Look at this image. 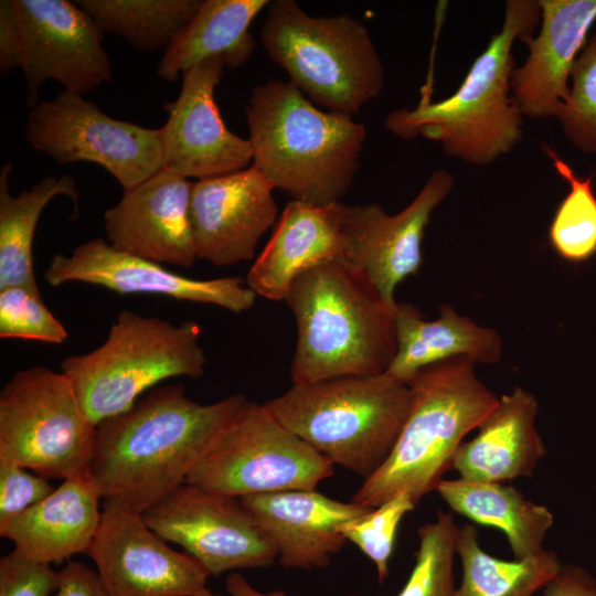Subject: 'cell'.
I'll list each match as a JSON object with an SVG mask.
<instances>
[{
    "instance_id": "1",
    "label": "cell",
    "mask_w": 596,
    "mask_h": 596,
    "mask_svg": "<svg viewBox=\"0 0 596 596\" xmlns=\"http://www.w3.org/2000/svg\"><path fill=\"white\" fill-rule=\"evenodd\" d=\"M247 402L233 394L200 404L173 384L103 421L88 468L102 498L143 513L187 481Z\"/></svg>"
},
{
    "instance_id": "2",
    "label": "cell",
    "mask_w": 596,
    "mask_h": 596,
    "mask_svg": "<svg viewBox=\"0 0 596 596\" xmlns=\"http://www.w3.org/2000/svg\"><path fill=\"white\" fill-rule=\"evenodd\" d=\"M253 164L292 200L340 203L360 167L365 126L322 110L289 81L254 86L245 109Z\"/></svg>"
},
{
    "instance_id": "3",
    "label": "cell",
    "mask_w": 596,
    "mask_h": 596,
    "mask_svg": "<svg viewBox=\"0 0 596 596\" xmlns=\"http://www.w3.org/2000/svg\"><path fill=\"white\" fill-rule=\"evenodd\" d=\"M541 22L538 0H507L501 30L473 60L457 91L434 102L423 94L413 108H398L385 127L402 139L423 137L473 166H488L522 139V117L511 93L513 43L534 35Z\"/></svg>"
},
{
    "instance_id": "4",
    "label": "cell",
    "mask_w": 596,
    "mask_h": 596,
    "mask_svg": "<svg viewBox=\"0 0 596 596\" xmlns=\"http://www.w3.org/2000/svg\"><path fill=\"white\" fill-rule=\"evenodd\" d=\"M296 321L292 384L387 371L396 349L395 307L341 260L298 274L285 297Z\"/></svg>"
},
{
    "instance_id": "5",
    "label": "cell",
    "mask_w": 596,
    "mask_h": 596,
    "mask_svg": "<svg viewBox=\"0 0 596 596\" xmlns=\"http://www.w3.org/2000/svg\"><path fill=\"white\" fill-rule=\"evenodd\" d=\"M475 363L466 356L451 358L412 377L407 383L412 402L402 430L384 462L363 479L353 502L375 508L405 491L417 504L435 491L464 438L499 401L477 377Z\"/></svg>"
},
{
    "instance_id": "6",
    "label": "cell",
    "mask_w": 596,
    "mask_h": 596,
    "mask_svg": "<svg viewBox=\"0 0 596 596\" xmlns=\"http://www.w3.org/2000/svg\"><path fill=\"white\" fill-rule=\"evenodd\" d=\"M412 402L386 372L292 386L264 403L274 417L333 465L371 476L390 455Z\"/></svg>"
},
{
    "instance_id": "7",
    "label": "cell",
    "mask_w": 596,
    "mask_h": 596,
    "mask_svg": "<svg viewBox=\"0 0 596 596\" xmlns=\"http://www.w3.org/2000/svg\"><path fill=\"white\" fill-rule=\"evenodd\" d=\"M268 7L263 47L316 106L352 116L380 95L383 64L360 20L344 13L311 15L294 0Z\"/></svg>"
},
{
    "instance_id": "8",
    "label": "cell",
    "mask_w": 596,
    "mask_h": 596,
    "mask_svg": "<svg viewBox=\"0 0 596 596\" xmlns=\"http://www.w3.org/2000/svg\"><path fill=\"white\" fill-rule=\"evenodd\" d=\"M201 333V326L191 320L173 324L126 310L117 316L100 347L65 358L61 372L97 426L131 408L161 381L202 376L206 356Z\"/></svg>"
},
{
    "instance_id": "9",
    "label": "cell",
    "mask_w": 596,
    "mask_h": 596,
    "mask_svg": "<svg viewBox=\"0 0 596 596\" xmlns=\"http://www.w3.org/2000/svg\"><path fill=\"white\" fill-rule=\"evenodd\" d=\"M96 427L63 372L18 371L0 393V458L45 478L88 471Z\"/></svg>"
},
{
    "instance_id": "10",
    "label": "cell",
    "mask_w": 596,
    "mask_h": 596,
    "mask_svg": "<svg viewBox=\"0 0 596 596\" xmlns=\"http://www.w3.org/2000/svg\"><path fill=\"white\" fill-rule=\"evenodd\" d=\"M333 473V462L284 427L264 403L248 401L185 482L243 498L313 490Z\"/></svg>"
},
{
    "instance_id": "11",
    "label": "cell",
    "mask_w": 596,
    "mask_h": 596,
    "mask_svg": "<svg viewBox=\"0 0 596 596\" xmlns=\"http://www.w3.org/2000/svg\"><path fill=\"white\" fill-rule=\"evenodd\" d=\"M26 138L58 164L86 161L105 168L124 191L162 169L159 129L113 118L67 91L31 107Z\"/></svg>"
},
{
    "instance_id": "12",
    "label": "cell",
    "mask_w": 596,
    "mask_h": 596,
    "mask_svg": "<svg viewBox=\"0 0 596 596\" xmlns=\"http://www.w3.org/2000/svg\"><path fill=\"white\" fill-rule=\"evenodd\" d=\"M164 541L182 546L211 575L267 567L278 553L241 498L184 482L142 513Z\"/></svg>"
},
{
    "instance_id": "13",
    "label": "cell",
    "mask_w": 596,
    "mask_h": 596,
    "mask_svg": "<svg viewBox=\"0 0 596 596\" xmlns=\"http://www.w3.org/2000/svg\"><path fill=\"white\" fill-rule=\"evenodd\" d=\"M86 554L109 596H207L211 574L194 557L171 549L142 513L104 500L98 531Z\"/></svg>"
},
{
    "instance_id": "14",
    "label": "cell",
    "mask_w": 596,
    "mask_h": 596,
    "mask_svg": "<svg viewBox=\"0 0 596 596\" xmlns=\"http://www.w3.org/2000/svg\"><path fill=\"white\" fill-rule=\"evenodd\" d=\"M22 33L20 68L26 81V103L36 104L47 79L64 91L83 95L111 79V63L103 46V32L76 2L12 0Z\"/></svg>"
},
{
    "instance_id": "15",
    "label": "cell",
    "mask_w": 596,
    "mask_h": 596,
    "mask_svg": "<svg viewBox=\"0 0 596 596\" xmlns=\"http://www.w3.org/2000/svg\"><path fill=\"white\" fill-rule=\"evenodd\" d=\"M454 184L448 171H434L415 199L394 215L379 204H344L343 263L362 275L391 307L396 306V286L419 269L430 215Z\"/></svg>"
},
{
    "instance_id": "16",
    "label": "cell",
    "mask_w": 596,
    "mask_h": 596,
    "mask_svg": "<svg viewBox=\"0 0 596 596\" xmlns=\"http://www.w3.org/2000/svg\"><path fill=\"white\" fill-rule=\"evenodd\" d=\"M224 63L209 58L182 73L178 98L164 106L159 128L162 169L187 179H206L246 169L253 163L248 139L231 132L214 99Z\"/></svg>"
},
{
    "instance_id": "17",
    "label": "cell",
    "mask_w": 596,
    "mask_h": 596,
    "mask_svg": "<svg viewBox=\"0 0 596 596\" xmlns=\"http://www.w3.org/2000/svg\"><path fill=\"white\" fill-rule=\"evenodd\" d=\"M51 286L81 281L120 295L147 294L209 304L240 313L251 309L256 294L241 277L193 279L161 264L117 251L102 238L85 242L71 255L56 254L44 273Z\"/></svg>"
},
{
    "instance_id": "18",
    "label": "cell",
    "mask_w": 596,
    "mask_h": 596,
    "mask_svg": "<svg viewBox=\"0 0 596 596\" xmlns=\"http://www.w3.org/2000/svg\"><path fill=\"white\" fill-rule=\"evenodd\" d=\"M274 190L253 163L192 182L190 219L198 258L215 266L252 260L278 215Z\"/></svg>"
},
{
    "instance_id": "19",
    "label": "cell",
    "mask_w": 596,
    "mask_h": 596,
    "mask_svg": "<svg viewBox=\"0 0 596 596\" xmlns=\"http://www.w3.org/2000/svg\"><path fill=\"white\" fill-rule=\"evenodd\" d=\"M189 179L161 169L104 214L108 243L158 264L191 267L198 259L190 219Z\"/></svg>"
},
{
    "instance_id": "20",
    "label": "cell",
    "mask_w": 596,
    "mask_h": 596,
    "mask_svg": "<svg viewBox=\"0 0 596 596\" xmlns=\"http://www.w3.org/2000/svg\"><path fill=\"white\" fill-rule=\"evenodd\" d=\"M538 1L540 30L523 42L529 54L511 74V92L523 116L557 118L575 61L596 22V0Z\"/></svg>"
},
{
    "instance_id": "21",
    "label": "cell",
    "mask_w": 596,
    "mask_h": 596,
    "mask_svg": "<svg viewBox=\"0 0 596 596\" xmlns=\"http://www.w3.org/2000/svg\"><path fill=\"white\" fill-rule=\"evenodd\" d=\"M288 568H323L347 540L341 528L371 508L331 499L316 489L241 498Z\"/></svg>"
},
{
    "instance_id": "22",
    "label": "cell",
    "mask_w": 596,
    "mask_h": 596,
    "mask_svg": "<svg viewBox=\"0 0 596 596\" xmlns=\"http://www.w3.org/2000/svg\"><path fill=\"white\" fill-rule=\"evenodd\" d=\"M102 494L89 472L67 479L41 502L0 523L18 554L42 564L86 553L100 524Z\"/></svg>"
},
{
    "instance_id": "23",
    "label": "cell",
    "mask_w": 596,
    "mask_h": 596,
    "mask_svg": "<svg viewBox=\"0 0 596 596\" xmlns=\"http://www.w3.org/2000/svg\"><path fill=\"white\" fill-rule=\"evenodd\" d=\"M343 209L341 202L324 206L288 202L247 274V286L268 300H285L292 279L305 269L329 260L343 262Z\"/></svg>"
},
{
    "instance_id": "24",
    "label": "cell",
    "mask_w": 596,
    "mask_h": 596,
    "mask_svg": "<svg viewBox=\"0 0 596 596\" xmlns=\"http://www.w3.org/2000/svg\"><path fill=\"white\" fill-rule=\"evenodd\" d=\"M538 409L536 397L519 386L499 397L477 435L458 447L451 469L476 482L531 477L547 454L535 426Z\"/></svg>"
},
{
    "instance_id": "25",
    "label": "cell",
    "mask_w": 596,
    "mask_h": 596,
    "mask_svg": "<svg viewBox=\"0 0 596 596\" xmlns=\"http://www.w3.org/2000/svg\"><path fill=\"white\" fill-rule=\"evenodd\" d=\"M394 318L397 349L386 373L405 384L421 369L451 358L485 364L501 359L499 333L457 313L450 305L440 306L439 317L428 321L414 306L396 302Z\"/></svg>"
},
{
    "instance_id": "26",
    "label": "cell",
    "mask_w": 596,
    "mask_h": 596,
    "mask_svg": "<svg viewBox=\"0 0 596 596\" xmlns=\"http://www.w3.org/2000/svg\"><path fill=\"white\" fill-rule=\"evenodd\" d=\"M269 3L268 0H204L164 51L158 75L174 82L184 71L209 58H220L230 68L242 66L256 47L249 26Z\"/></svg>"
},
{
    "instance_id": "27",
    "label": "cell",
    "mask_w": 596,
    "mask_h": 596,
    "mask_svg": "<svg viewBox=\"0 0 596 596\" xmlns=\"http://www.w3.org/2000/svg\"><path fill=\"white\" fill-rule=\"evenodd\" d=\"M435 491L453 511L503 532L514 558L535 556L545 550L543 542L553 525V514L514 487L457 478L441 479Z\"/></svg>"
},
{
    "instance_id": "28",
    "label": "cell",
    "mask_w": 596,
    "mask_h": 596,
    "mask_svg": "<svg viewBox=\"0 0 596 596\" xmlns=\"http://www.w3.org/2000/svg\"><path fill=\"white\" fill-rule=\"evenodd\" d=\"M12 163L0 173V290L11 286L38 285L32 246L44 207L58 195L71 198L77 206L78 189L71 175L46 177L31 189L12 195L9 174Z\"/></svg>"
},
{
    "instance_id": "29",
    "label": "cell",
    "mask_w": 596,
    "mask_h": 596,
    "mask_svg": "<svg viewBox=\"0 0 596 596\" xmlns=\"http://www.w3.org/2000/svg\"><path fill=\"white\" fill-rule=\"evenodd\" d=\"M456 554L462 567L456 596H535L561 566L551 550L526 558H498L481 549L472 524L459 528Z\"/></svg>"
},
{
    "instance_id": "30",
    "label": "cell",
    "mask_w": 596,
    "mask_h": 596,
    "mask_svg": "<svg viewBox=\"0 0 596 596\" xmlns=\"http://www.w3.org/2000/svg\"><path fill=\"white\" fill-rule=\"evenodd\" d=\"M103 33L127 40L141 51H164L195 15L202 0L75 1Z\"/></svg>"
},
{
    "instance_id": "31",
    "label": "cell",
    "mask_w": 596,
    "mask_h": 596,
    "mask_svg": "<svg viewBox=\"0 0 596 596\" xmlns=\"http://www.w3.org/2000/svg\"><path fill=\"white\" fill-rule=\"evenodd\" d=\"M542 149L570 191L557 206L549 227L555 253L570 263H583L596 255V194L593 177H578L572 167L547 145Z\"/></svg>"
},
{
    "instance_id": "32",
    "label": "cell",
    "mask_w": 596,
    "mask_h": 596,
    "mask_svg": "<svg viewBox=\"0 0 596 596\" xmlns=\"http://www.w3.org/2000/svg\"><path fill=\"white\" fill-rule=\"evenodd\" d=\"M458 530L454 515L444 511L418 528L415 564L396 596H456L454 561Z\"/></svg>"
},
{
    "instance_id": "33",
    "label": "cell",
    "mask_w": 596,
    "mask_h": 596,
    "mask_svg": "<svg viewBox=\"0 0 596 596\" xmlns=\"http://www.w3.org/2000/svg\"><path fill=\"white\" fill-rule=\"evenodd\" d=\"M556 119L574 148L596 155V33L575 61L570 93Z\"/></svg>"
},
{
    "instance_id": "34",
    "label": "cell",
    "mask_w": 596,
    "mask_h": 596,
    "mask_svg": "<svg viewBox=\"0 0 596 596\" xmlns=\"http://www.w3.org/2000/svg\"><path fill=\"white\" fill-rule=\"evenodd\" d=\"M412 497L401 491L382 504L347 522L341 533L374 564L380 583L389 576V563L402 519L414 510Z\"/></svg>"
},
{
    "instance_id": "35",
    "label": "cell",
    "mask_w": 596,
    "mask_h": 596,
    "mask_svg": "<svg viewBox=\"0 0 596 596\" xmlns=\"http://www.w3.org/2000/svg\"><path fill=\"white\" fill-rule=\"evenodd\" d=\"M0 337L62 344L68 332L46 308L38 285L0 290Z\"/></svg>"
},
{
    "instance_id": "36",
    "label": "cell",
    "mask_w": 596,
    "mask_h": 596,
    "mask_svg": "<svg viewBox=\"0 0 596 596\" xmlns=\"http://www.w3.org/2000/svg\"><path fill=\"white\" fill-rule=\"evenodd\" d=\"M54 490L47 478L0 458V523L41 502Z\"/></svg>"
},
{
    "instance_id": "37",
    "label": "cell",
    "mask_w": 596,
    "mask_h": 596,
    "mask_svg": "<svg viewBox=\"0 0 596 596\" xmlns=\"http://www.w3.org/2000/svg\"><path fill=\"white\" fill-rule=\"evenodd\" d=\"M60 572L29 561L15 551L0 558V596H49L56 592Z\"/></svg>"
},
{
    "instance_id": "38",
    "label": "cell",
    "mask_w": 596,
    "mask_h": 596,
    "mask_svg": "<svg viewBox=\"0 0 596 596\" xmlns=\"http://www.w3.org/2000/svg\"><path fill=\"white\" fill-rule=\"evenodd\" d=\"M23 54L22 33L12 0L0 1V72L7 76L20 67Z\"/></svg>"
},
{
    "instance_id": "39",
    "label": "cell",
    "mask_w": 596,
    "mask_h": 596,
    "mask_svg": "<svg viewBox=\"0 0 596 596\" xmlns=\"http://www.w3.org/2000/svg\"><path fill=\"white\" fill-rule=\"evenodd\" d=\"M535 596H596V579L579 565L561 564Z\"/></svg>"
},
{
    "instance_id": "40",
    "label": "cell",
    "mask_w": 596,
    "mask_h": 596,
    "mask_svg": "<svg viewBox=\"0 0 596 596\" xmlns=\"http://www.w3.org/2000/svg\"><path fill=\"white\" fill-rule=\"evenodd\" d=\"M58 572L55 596H109L98 573L81 562H70Z\"/></svg>"
},
{
    "instance_id": "41",
    "label": "cell",
    "mask_w": 596,
    "mask_h": 596,
    "mask_svg": "<svg viewBox=\"0 0 596 596\" xmlns=\"http://www.w3.org/2000/svg\"><path fill=\"white\" fill-rule=\"evenodd\" d=\"M225 589L228 596H288L283 590L262 593L254 588L247 579L238 573H228L225 577ZM207 596H217L210 593Z\"/></svg>"
},
{
    "instance_id": "42",
    "label": "cell",
    "mask_w": 596,
    "mask_h": 596,
    "mask_svg": "<svg viewBox=\"0 0 596 596\" xmlns=\"http://www.w3.org/2000/svg\"><path fill=\"white\" fill-rule=\"evenodd\" d=\"M350 596H356V595H350Z\"/></svg>"
}]
</instances>
